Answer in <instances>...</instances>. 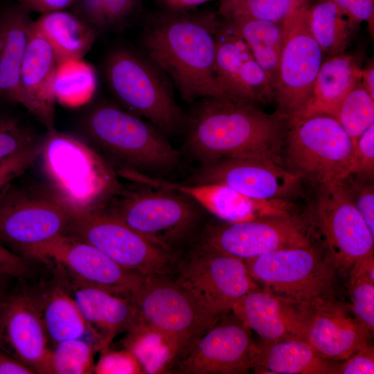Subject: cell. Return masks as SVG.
Listing matches in <instances>:
<instances>
[{
    "instance_id": "8",
    "label": "cell",
    "mask_w": 374,
    "mask_h": 374,
    "mask_svg": "<svg viewBox=\"0 0 374 374\" xmlns=\"http://www.w3.org/2000/svg\"><path fill=\"white\" fill-rule=\"evenodd\" d=\"M244 261L260 288L290 303L333 296L337 269L321 249L311 244L272 251Z\"/></svg>"
},
{
    "instance_id": "52",
    "label": "cell",
    "mask_w": 374,
    "mask_h": 374,
    "mask_svg": "<svg viewBox=\"0 0 374 374\" xmlns=\"http://www.w3.org/2000/svg\"><path fill=\"white\" fill-rule=\"evenodd\" d=\"M9 277L5 275L0 274V303L6 295V278Z\"/></svg>"
},
{
    "instance_id": "6",
    "label": "cell",
    "mask_w": 374,
    "mask_h": 374,
    "mask_svg": "<svg viewBox=\"0 0 374 374\" xmlns=\"http://www.w3.org/2000/svg\"><path fill=\"white\" fill-rule=\"evenodd\" d=\"M136 184L122 186L102 211L176 253L196 234L205 210L181 193Z\"/></svg>"
},
{
    "instance_id": "43",
    "label": "cell",
    "mask_w": 374,
    "mask_h": 374,
    "mask_svg": "<svg viewBox=\"0 0 374 374\" xmlns=\"http://www.w3.org/2000/svg\"><path fill=\"white\" fill-rule=\"evenodd\" d=\"M143 0H105V29L124 26L142 9Z\"/></svg>"
},
{
    "instance_id": "19",
    "label": "cell",
    "mask_w": 374,
    "mask_h": 374,
    "mask_svg": "<svg viewBox=\"0 0 374 374\" xmlns=\"http://www.w3.org/2000/svg\"><path fill=\"white\" fill-rule=\"evenodd\" d=\"M251 330L238 318L220 320L173 366L186 374H244L255 350Z\"/></svg>"
},
{
    "instance_id": "47",
    "label": "cell",
    "mask_w": 374,
    "mask_h": 374,
    "mask_svg": "<svg viewBox=\"0 0 374 374\" xmlns=\"http://www.w3.org/2000/svg\"><path fill=\"white\" fill-rule=\"evenodd\" d=\"M26 271L25 260L0 244V274L9 277H20L24 275Z\"/></svg>"
},
{
    "instance_id": "50",
    "label": "cell",
    "mask_w": 374,
    "mask_h": 374,
    "mask_svg": "<svg viewBox=\"0 0 374 374\" xmlns=\"http://www.w3.org/2000/svg\"><path fill=\"white\" fill-rule=\"evenodd\" d=\"M159 9L168 11H186L213 0H152Z\"/></svg>"
},
{
    "instance_id": "16",
    "label": "cell",
    "mask_w": 374,
    "mask_h": 374,
    "mask_svg": "<svg viewBox=\"0 0 374 374\" xmlns=\"http://www.w3.org/2000/svg\"><path fill=\"white\" fill-rule=\"evenodd\" d=\"M310 244L303 226L290 213L238 222L208 221L201 229L195 243L244 260Z\"/></svg>"
},
{
    "instance_id": "18",
    "label": "cell",
    "mask_w": 374,
    "mask_h": 374,
    "mask_svg": "<svg viewBox=\"0 0 374 374\" xmlns=\"http://www.w3.org/2000/svg\"><path fill=\"white\" fill-rule=\"evenodd\" d=\"M300 179L271 159L240 157L201 165L185 183L222 184L252 199L275 200L292 194Z\"/></svg>"
},
{
    "instance_id": "35",
    "label": "cell",
    "mask_w": 374,
    "mask_h": 374,
    "mask_svg": "<svg viewBox=\"0 0 374 374\" xmlns=\"http://www.w3.org/2000/svg\"><path fill=\"white\" fill-rule=\"evenodd\" d=\"M350 309L357 319L374 332V256L357 262L350 269Z\"/></svg>"
},
{
    "instance_id": "31",
    "label": "cell",
    "mask_w": 374,
    "mask_h": 374,
    "mask_svg": "<svg viewBox=\"0 0 374 374\" xmlns=\"http://www.w3.org/2000/svg\"><path fill=\"white\" fill-rule=\"evenodd\" d=\"M308 23L310 33L323 54L344 53L353 29L331 0H318L308 5Z\"/></svg>"
},
{
    "instance_id": "21",
    "label": "cell",
    "mask_w": 374,
    "mask_h": 374,
    "mask_svg": "<svg viewBox=\"0 0 374 374\" xmlns=\"http://www.w3.org/2000/svg\"><path fill=\"white\" fill-rule=\"evenodd\" d=\"M75 301L93 337L95 350L104 352L120 332L138 323L132 296L67 277H54Z\"/></svg>"
},
{
    "instance_id": "9",
    "label": "cell",
    "mask_w": 374,
    "mask_h": 374,
    "mask_svg": "<svg viewBox=\"0 0 374 374\" xmlns=\"http://www.w3.org/2000/svg\"><path fill=\"white\" fill-rule=\"evenodd\" d=\"M288 170L319 186L350 174L353 144L337 120L319 114L294 120L285 139Z\"/></svg>"
},
{
    "instance_id": "17",
    "label": "cell",
    "mask_w": 374,
    "mask_h": 374,
    "mask_svg": "<svg viewBox=\"0 0 374 374\" xmlns=\"http://www.w3.org/2000/svg\"><path fill=\"white\" fill-rule=\"evenodd\" d=\"M294 305L303 340L326 359L342 361L371 343L373 333L333 296Z\"/></svg>"
},
{
    "instance_id": "40",
    "label": "cell",
    "mask_w": 374,
    "mask_h": 374,
    "mask_svg": "<svg viewBox=\"0 0 374 374\" xmlns=\"http://www.w3.org/2000/svg\"><path fill=\"white\" fill-rule=\"evenodd\" d=\"M42 143L38 141L0 160V195L39 157Z\"/></svg>"
},
{
    "instance_id": "25",
    "label": "cell",
    "mask_w": 374,
    "mask_h": 374,
    "mask_svg": "<svg viewBox=\"0 0 374 374\" xmlns=\"http://www.w3.org/2000/svg\"><path fill=\"white\" fill-rule=\"evenodd\" d=\"M21 6L0 11V98L21 105V69L33 21Z\"/></svg>"
},
{
    "instance_id": "37",
    "label": "cell",
    "mask_w": 374,
    "mask_h": 374,
    "mask_svg": "<svg viewBox=\"0 0 374 374\" xmlns=\"http://www.w3.org/2000/svg\"><path fill=\"white\" fill-rule=\"evenodd\" d=\"M92 344L81 338L61 341L50 348L48 373L88 374L94 373Z\"/></svg>"
},
{
    "instance_id": "32",
    "label": "cell",
    "mask_w": 374,
    "mask_h": 374,
    "mask_svg": "<svg viewBox=\"0 0 374 374\" xmlns=\"http://www.w3.org/2000/svg\"><path fill=\"white\" fill-rule=\"evenodd\" d=\"M96 86L95 69L82 59L58 63L54 82L56 102L70 107L81 106L91 100Z\"/></svg>"
},
{
    "instance_id": "3",
    "label": "cell",
    "mask_w": 374,
    "mask_h": 374,
    "mask_svg": "<svg viewBox=\"0 0 374 374\" xmlns=\"http://www.w3.org/2000/svg\"><path fill=\"white\" fill-rule=\"evenodd\" d=\"M39 157L49 190L72 216L102 211L122 187L112 165L93 148L54 128L42 140Z\"/></svg>"
},
{
    "instance_id": "14",
    "label": "cell",
    "mask_w": 374,
    "mask_h": 374,
    "mask_svg": "<svg viewBox=\"0 0 374 374\" xmlns=\"http://www.w3.org/2000/svg\"><path fill=\"white\" fill-rule=\"evenodd\" d=\"M307 1L283 22L279 71L274 90L277 111L289 122L307 104L322 63L323 53L308 23Z\"/></svg>"
},
{
    "instance_id": "51",
    "label": "cell",
    "mask_w": 374,
    "mask_h": 374,
    "mask_svg": "<svg viewBox=\"0 0 374 374\" xmlns=\"http://www.w3.org/2000/svg\"><path fill=\"white\" fill-rule=\"evenodd\" d=\"M361 82L367 92L373 98H374L373 64H370L368 66L362 70Z\"/></svg>"
},
{
    "instance_id": "48",
    "label": "cell",
    "mask_w": 374,
    "mask_h": 374,
    "mask_svg": "<svg viewBox=\"0 0 374 374\" xmlns=\"http://www.w3.org/2000/svg\"><path fill=\"white\" fill-rule=\"evenodd\" d=\"M28 12L40 14L57 10H64L72 5L75 0H14Z\"/></svg>"
},
{
    "instance_id": "20",
    "label": "cell",
    "mask_w": 374,
    "mask_h": 374,
    "mask_svg": "<svg viewBox=\"0 0 374 374\" xmlns=\"http://www.w3.org/2000/svg\"><path fill=\"white\" fill-rule=\"evenodd\" d=\"M0 350L35 373H48V340L28 289L6 294L0 303Z\"/></svg>"
},
{
    "instance_id": "1",
    "label": "cell",
    "mask_w": 374,
    "mask_h": 374,
    "mask_svg": "<svg viewBox=\"0 0 374 374\" xmlns=\"http://www.w3.org/2000/svg\"><path fill=\"white\" fill-rule=\"evenodd\" d=\"M220 24L215 13L196 9H159L145 17L141 36L143 53L186 103L224 97L215 70Z\"/></svg>"
},
{
    "instance_id": "27",
    "label": "cell",
    "mask_w": 374,
    "mask_h": 374,
    "mask_svg": "<svg viewBox=\"0 0 374 374\" xmlns=\"http://www.w3.org/2000/svg\"><path fill=\"white\" fill-rule=\"evenodd\" d=\"M28 290L50 348L65 340L81 338L88 331L75 301L57 280Z\"/></svg>"
},
{
    "instance_id": "12",
    "label": "cell",
    "mask_w": 374,
    "mask_h": 374,
    "mask_svg": "<svg viewBox=\"0 0 374 374\" xmlns=\"http://www.w3.org/2000/svg\"><path fill=\"white\" fill-rule=\"evenodd\" d=\"M71 213L48 190L11 189L0 195V244L23 258L66 233Z\"/></svg>"
},
{
    "instance_id": "46",
    "label": "cell",
    "mask_w": 374,
    "mask_h": 374,
    "mask_svg": "<svg viewBox=\"0 0 374 374\" xmlns=\"http://www.w3.org/2000/svg\"><path fill=\"white\" fill-rule=\"evenodd\" d=\"M71 6L72 12L95 30H105V0H75Z\"/></svg>"
},
{
    "instance_id": "33",
    "label": "cell",
    "mask_w": 374,
    "mask_h": 374,
    "mask_svg": "<svg viewBox=\"0 0 374 374\" xmlns=\"http://www.w3.org/2000/svg\"><path fill=\"white\" fill-rule=\"evenodd\" d=\"M128 332L127 350L136 357L144 373H161L173 366V353L161 335L141 326Z\"/></svg>"
},
{
    "instance_id": "28",
    "label": "cell",
    "mask_w": 374,
    "mask_h": 374,
    "mask_svg": "<svg viewBox=\"0 0 374 374\" xmlns=\"http://www.w3.org/2000/svg\"><path fill=\"white\" fill-rule=\"evenodd\" d=\"M332 364L305 340L262 339L256 344L251 369L257 373L330 374Z\"/></svg>"
},
{
    "instance_id": "22",
    "label": "cell",
    "mask_w": 374,
    "mask_h": 374,
    "mask_svg": "<svg viewBox=\"0 0 374 374\" xmlns=\"http://www.w3.org/2000/svg\"><path fill=\"white\" fill-rule=\"evenodd\" d=\"M215 70L225 98L256 104L274 98L267 75L246 42L221 20L216 33Z\"/></svg>"
},
{
    "instance_id": "11",
    "label": "cell",
    "mask_w": 374,
    "mask_h": 374,
    "mask_svg": "<svg viewBox=\"0 0 374 374\" xmlns=\"http://www.w3.org/2000/svg\"><path fill=\"white\" fill-rule=\"evenodd\" d=\"M175 280L211 314L223 317L249 291L259 287L244 260L195 244L177 265Z\"/></svg>"
},
{
    "instance_id": "23",
    "label": "cell",
    "mask_w": 374,
    "mask_h": 374,
    "mask_svg": "<svg viewBox=\"0 0 374 374\" xmlns=\"http://www.w3.org/2000/svg\"><path fill=\"white\" fill-rule=\"evenodd\" d=\"M57 64L51 46L33 21L21 69V105L48 130L54 128V82Z\"/></svg>"
},
{
    "instance_id": "5",
    "label": "cell",
    "mask_w": 374,
    "mask_h": 374,
    "mask_svg": "<svg viewBox=\"0 0 374 374\" xmlns=\"http://www.w3.org/2000/svg\"><path fill=\"white\" fill-rule=\"evenodd\" d=\"M83 127L103 152L121 163V169L161 175L179 165V153L162 131L116 103L96 105L86 114Z\"/></svg>"
},
{
    "instance_id": "10",
    "label": "cell",
    "mask_w": 374,
    "mask_h": 374,
    "mask_svg": "<svg viewBox=\"0 0 374 374\" xmlns=\"http://www.w3.org/2000/svg\"><path fill=\"white\" fill-rule=\"evenodd\" d=\"M66 235L94 246L120 266L143 276L171 272L176 253L100 211L72 216Z\"/></svg>"
},
{
    "instance_id": "2",
    "label": "cell",
    "mask_w": 374,
    "mask_h": 374,
    "mask_svg": "<svg viewBox=\"0 0 374 374\" xmlns=\"http://www.w3.org/2000/svg\"><path fill=\"white\" fill-rule=\"evenodd\" d=\"M290 126L278 112L225 97H206L187 114L185 148L201 165L228 158L262 157L282 163Z\"/></svg>"
},
{
    "instance_id": "49",
    "label": "cell",
    "mask_w": 374,
    "mask_h": 374,
    "mask_svg": "<svg viewBox=\"0 0 374 374\" xmlns=\"http://www.w3.org/2000/svg\"><path fill=\"white\" fill-rule=\"evenodd\" d=\"M33 370L0 350V374H33Z\"/></svg>"
},
{
    "instance_id": "53",
    "label": "cell",
    "mask_w": 374,
    "mask_h": 374,
    "mask_svg": "<svg viewBox=\"0 0 374 374\" xmlns=\"http://www.w3.org/2000/svg\"><path fill=\"white\" fill-rule=\"evenodd\" d=\"M371 1L374 2V0H371Z\"/></svg>"
},
{
    "instance_id": "42",
    "label": "cell",
    "mask_w": 374,
    "mask_h": 374,
    "mask_svg": "<svg viewBox=\"0 0 374 374\" xmlns=\"http://www.w3.org/2000/svg\"><path fill=\"white\" fill-rule=\"evenodd\" d=\"M350 173L373 178L374 123L361 134L353 148Z\"/></svg>"
},
{
    "instance_id": "41",
    "label": "cell",
    "mask_w": 374,
    "mask_h": 374,
    "mask_svg": "<svg viewBox=\"0 0 374 374\" xmlns=\"http://www.w3.org/2000/svg\"><path fill=\"white\" fill-rule=\"evenodd\" d=\"M94 373L98 374L144 373L136 357L128 350L102 352Z\"/></svg>"
},
{
    "instance_id": "15",
    "label": "cell",
    "mask_w": 374,
    "mask_h": 374,
    "mask_svg": "<svg viewBox=\"0 0 374 374\" xmlns=\"http://www.w3.org/2000/svg\"><path fill=\"white\" fill-rule=\"evenodd\" d=\"M44 264L54 277H67L133 296L144 276L125 269L94 246L64 234L34 247L23 256Z\"/></svg>"
},
{
    "instance_id": "38",
    "label": "cell",
    "mask_w": 374,
    "mask_h": 374,
    "mask_svg": "<svg viewBox=\"0 0 374 374\" xmlns=\"http://www.w3.org/2000/svg\"><path fill=\"white\" fill-rule=\"evenodd\" d=\"M339 182L374 235L373 178L350 173Z\"/></svg>"
},
{
    "instance_id": "29",
    "label": "cell",
    "mask_w": 374,
    "mask_h": 374,
    "mask_svg": "<svg viewBox=\"0 0 374 374\" xmlns=\"http://www.w3.org/2000/svg\"><path fill=\"white\" fill-rule=\"evenodd\" d=\"M34 24L51 46L58 63L82 59L96 39V30L91 26L64 10L41 14Z\"/></svg>"
},
{
    "instance_id": "7",
    "label": "cell",
    "mask_w": 374,
    "mask_h": 374,
    "mask_svg": "<svg viewBox=\"0 0 374 374\" xmlns=\"http://www.w3.org/2000/svg\"><path fill=\"white\" fill-rule=\"evenodd\" d=\"M132 299L138 316L136 326L163 337L173 353L174 364L222 318L206 311L168 275L144 276Z\"/></svg>"
},
{
    "instance_id": "26",
    "label": "cell",
    "mask_w": 374,
    "mask_h": 374,
    "mask_svg": "<svg viewBox=\"0 0 374 374\" xmlns=\"http://www.w3.org/2000/svg\"><path fill=\"white\" fill-rule=\"evenodd\" d=\"M361 78L355 57L344 53L328 57L321 63L307 104L291 121L319 114L335 118L341 102Z\"/></svg>"
},
{
    "instance_id": "24",
    "label": "cell",
    "mask_w": 374,
    "mask_h": 374,
    "mask_svg": "<svg viewBox=\"0 0 374 374\" xmlns=\"http://www.w3.org/2000/svg\"><path fill=\"white\" fill-rule=\"evenodd\" d=\"M231 311L262 339H303L296 306L258 287L242 296Z\"/></svg>"
},
{
    "instance_id": "39",
    "label": "cell",
    "mask_w": 374,
    "mask_h": 374,
    "mask_svg": "<svg viewBox=\"0 0 374 374\" xmlns=\"http://www.w3.org/2000/svg\"><path fill=\"white\" fill-rule=\"evenodd\" d=\"M38 141L35 133L16 118L0 116V160Z\"/></svg>"
},
{
    "instance_id": "45",
    "label": "cell",
    "mask_w": 374,
    "mask_h": 374,
    "mask_svg": "<svg viewBox=\"0 0 374 374\" xmlns=\"http://www.w3.org/2000/svg\"><path fill=\"white\" fill-rule=\"evenodd\" d=\"M348 20L350 26L373 20L374 5L371 0H331Z\"/></svg>"
},
{
    "instance_id": "4",
    "label": "cell",
    "mask_w": 374,
    "mask_h": 374,
    "mask_svg": "<svg viewBox=\"0 0 374 374\" xmlns=\"http://www.w3.org/2000/svg\"><path fill=\"white\" fill-rule=\"evenodd\" d=\"M102 70L116 104L166 135L184 132L187 114L177 103L172 83L144 53L115 48L105 58Z\"/></svg>"
},
{
    "instance_id": "30",
    "label": "cell",
    "mask_w": 374,
    "mask_h": 374,
    "mask_svg": "<svg viewBox=\"0 0 374 374\" xmlns=\"http://www.w3.org/2000/svg\"><path fill=\"white\" fill-rule=\"evenodd\" d=\"M221 21L246 42L266 73L274 95L278 78L283 23L249 19H222Z\"/></svg>"
},
{
    "instance_id": "13",
    "label": "cell",
    "mask_w": 374,
    "mask_h": 374,
    "mask_svg": "<svg viewBox=\"0 0 374 374\" xmlns=\"http://www.w3.org/2000/svg\"><path fill=\"white\" fill-rule=\"evenodd\" d=\"M319 187L312 222L321 250L337 269H350L373 255L374 235L339 182Z\"/></svg>"
},
{
    "instance_id": "36",
    "label": "cell",
    "mask_w": 374,
    "mask_h": 374,
    "mask_svg": "<svg viewBox=\"0 0 374 374\" xmlns=\"http://www.w3.org/2000/svg\"><path fill=\"white\" fill-rule=\"evenodd\" d=\"M335 118L350 138L353 148L361 134L374 123V98L361 80L341 102Z\"/></svg>"
},
{
    "instance_id": "44",
    "label": "cell",
    "mask_w": 374,
    "mask_h": 374,
    "mask_svg": "<svg viewBox=\"0 0 374 374\" xmlns=\"http://www.w3.org/2000/svg\"><path fill=\"white\" fill-rule=\"evenodd\" d=\"M374 373V348L370 343L346 359L333 364L330 374Z\"/></svg>"
},
{
    "instance_id": "34",
    "label": "cell",
    "mask_w": 374,
    "mask_h": 374,
    "mask_svg": "<svg viewBox=\"0 0 374 374\" xmlns=\"http://www.w3.org/2000/svg\"><path fill=\"white\" fill-rule=\"evenodd\" d=\"M308 0H220L223 19H249L283 24Z\"/></svg>"
}]
</instances>
